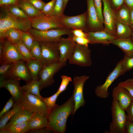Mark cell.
<instances>
[{
	"label": "cell",
	"mask_w": 133,
	"mask_h": 133,
	"mask_svg": "<svg viewBox=\"0 0 133 133\" xmlns=\"http://www.w3.org/2000/svg\"><path fill=\"white\" fill-rule=\"evenodd\" d=\"M74 108L72 94L66 101L61 105H58L49 113L48 127L55 133H65L67 119L69 116L73 115Z\"/></svg>",
	"instance_id": "cell-1"
},
{
	"label": "cell",
	"mask_w": 133,
	"mask_h": 133,
	"mask_svg": "<svg viewBox=\"0 0 133 133\" xmlns=\"http://www.w3.org/2000/svg\"><path fill=\"white\" fill-rule=\"evenodd\" d=\"M0 7L2 10L0 16V40L6 39L5 33L9 29H15L26 32L32 28L29 18L15 16L9 12L4 7Z\"/></svg>",
	"instance_id": "cell-2"
},
{
	"label": "cell",
	"mask_w": 133,
	"mask_h": 133,
	"mask_svg": "<svg viewBox=\"0 0 133 133\" xmlns=\"http://www.w3.org/2000/svg\"><path fill=\"white\" fill-rule=\"evenodd\" d=\"M111 112L112 120L109 124V133H125L127 115L118 101L114 99L112 103Z\"/></svg>",
	"instance_id": "cell-3"
},
{
	"label": "cell",
	"mask_w": 133,
	"mask_h": 133,
	"mask_svg": "<svg viewBox=\"0 0 133 133\" xmlns=\"http://www.w3.org/2000/svg\"><path fill=\"white\" fill-rule=\"evenodd\" d=\"M72 30L67 28H57L42 31L32 28L28 31L35 39L39 42H57L62 35H72Z\"/></svg>",
	"instance_id": "cell-4"
},
{
	"label": "cell",
	"mask_w": 133,
	"mask_h": 133,
	"mask_svg": "<svg viewBox=\"0 0 133 133\" xmlns=\"http://www.w3.org/2000/svg\"><path fill=\"white\" fill-rule=\"evenodd\" d=\"M66 62L60 61L51 64L43 65L39 76L40 90L52 85L54 82L55 74L66 64Z\"/></svg>",
	"instance_id": "cell-5"
},
{
	"label": "cell",
	"mask_w": 133,
	"mask_h": 133,
	"mask_svg": "<svg viewBox=\"0 0 133 133\" xmlns=\"http://www.w3.org/2000/svg\"><path fill=\"white\" fill-rule=\"evenodd\" d=\"M23 91L21 101L23 108L33 113H38L48 117L49 113L44 102L35 95Z\"/></svg>",
	"instance_id": "cell-6"
},
{
	"label": "cell",
	"mask_w": 133,
	"mask_h": 133,
	"mask_svg": "<svg viewBox=\"0 0 133 133\" xmlns=\"http://www.w3.org/2000/svg\"><path fill=\"white\" fill-rule=\"evenodd\" d=\"M91 52L88 46L76 43L73 51L68 59L69 63L81 66L90 67L92 64Z\"/></svg>",
	"instance_id": "cell-7"
},
{
	"label": "cell",
	"mask_w": 133,
	"mask_h": 133,
	"mask_svg": "<svg viewBox=\"0 0 133 133\" xmlns=\"http://www.w3.org/2000/svg\"><path fill=\"white\" fill-rule=\"evenodd\" d=\"M122 60L117 64L115 68L107 77L104 82L96 87L95 93L96 95L101 99H106L109 96L108 89L109 87L119 76L124 74L121 67Z\"/></svg>",
	"instance_id": "cell-8"
},
{
	"label": "cell",
	"mask_w": 133,
	"mask_h": 133,
	"mask_svg": "<svg viewBox=\"0 0 133 133\" xmlns=\"http://www.w3.org/2000/svg\"><path fill=\"white\" fill-rule=\"evenodd\" d=\"M41 51V62L48 65L59 61L60 54L58 42H39Z\"/></svg>",
	"instance_id": "cell-9"
},
{
	"label": "cell",
	"mask_w": 133,
	"mask_h": 133,
	"mask_svg": "<svg viewBox=\"0 0 133 133\" xmlns=\"http://www.w3.org/2000/svg\"><path fill=\"white\" fill-rule=\"evenodd\" d=\"M57 18L66 28L71 30L80 29L86 33L89 32L86 11L74 16H69L64 15Z\"/></svg>",
	"instance_id": "cell-10"
},
{
	"label": "cell",
	"mask_w": 133,
	"mask_h": 133,
	"mask_svg": "<svg viewBox=\"0 0 133 133\" xmlns=\"http://www.w3.org/2000/svg\"><path fill=\"white\" fill-rule=\"evenodd\" d=\"M29 19L32 27L38 30L43 31L57 28H66L57 18L42 14Z\"/></svg>",
	"instance_id": "cell-11"
},
{
	"label": "cell",
	"mask_w": 133,
	"mask_h": 133,
	"mask_svg": "<svg viewBox=\"0 0 133 133\" xmlns=\"http://www.w3.org/2000/svg\"><path fill=\"white\" fill-rule=\"evenodd\" d=\"M89 78L86 75L75 77L73 82L74 89L72 94L74 103L73 116L80 107L83 106L85 103L83 94V88L86 81Z\"/></svg>",
	"instance_id": "cell-12"
},
{
	"label": "cell",
	"mask_w": 133,
	"mask_h": 133,
	"mask_svg": "<svg viewBox=\"0 0 133 133\" xmlns=\"http://www.w3.org/2000/svg\"><path fill=\"white\" fill-rule=\"evenodd\" d=\"M101 0L103 5L102 14L104 20V30L115 36L116 20L115 11L112 7L109 0Z\"/></svg>",
	"instance_id": "cell-13"
},
{
	"label": "cell",
	"mask_w": 133,
	"mask_h": 133,
	"mask_svg": "<svg viewBox=\"0 0 133 133\" xmlns=\"http://www.w3.org/2000/svg\"><path fill=\"white\" fill-rule=\"evenodd\" d=\"M2 41L3 42V49L2 56L0 58V64L15 63L20 60L25 61L15 44L11 43L6 38Z\"/></svg>",
	"instance_id": "cell-14"
},
{
	"label": "cell",
	"mask_w": 133,
	"mask_h": 133,
	"mask_svg": "<svg viewBox=\"0 0 133 133\" xmlns=\"http://www.w3.org/2000/svg\"><path fill=\"white\" fill-rule=\"evenodd\" d=\"M87 23L89 32L104 30V25L98 17L93 0H86Z\"/></svg>",
	"instance_id": "cell-15"
},
{
	"label": "cell",
	"mask_w": 133,
	"mask_h": 133,
	"mask_svg": "<svg viewBox=\"0 0 133 133\" xmlns=\"http://www.w3.org/2000/svg\"><path fill=\"white\" fill-rule=\"evenodd\" d=\"M19 80L13 78L8 77L0 80V87H4L9 92L15 102L21 101L23 91L20 85Z\"/></svg>",
	"instance_id": "cell-16"
},
{
	"label": "cell",
	"mask_w": 133,
	"mask_h": 133,
	"mask_svg": "<svg viewBox=\"0 0 133 133\" xmlns=\"http://www.w3.org/2000/svg\"><path fill=\"white\" fill-rule=\"evenodd\" d=\"M72 34L67 38L61 37L58 42L60 57L59 61L66 62L72 54L76 43L73 40Z\"/></svg>",
	"instance_id": "cell-17"
},
{
	"label": "cell",
	"mask_w": 133,
	"mask_h": 133,
	"mask_svg": "<svg viewBox=\"0 0 133 133\" xmlns=\"http://www.w3.org/2000/svg\"><path fill=\"white\" fill-rule=\"evenodd\" d=\"M113 99L116 100L121 108L126 111L133 99L128 91L123 87L117 85L113 88Z\"/></svg>",
	"instance_id": "cell-18"
},
{
	"label": "cell",
	"mask_w": 133,
	"mask_h": 133,
	"mask_svg": "<svg viewBox=\"0 0 133 133\" xmlns=\"http://www.w3.org/2000/svg\"><path fill=\"white\" fill-rule=\"evenodd\" d=\"M25 62L23 60H20L15 63L8 77L13 78L19 80H23L26 83L31 82L32 79Z\"/></svg>",
	"instance_id": "cell-19"
},
{
	"label": "cell",
	"mask_w": 133,
	"mask_h": 133,
	"mask_svg": "<svg viewBox=\"0 0 133 133\" xmlns=\"http://www.w3.org/2000/svg\"><path fill=\"white\" fill-rule=\"evenodd\" d=\"M87 38L89 41V44H101L104 45H108L111 41L116 38L104 30L97 31H89L86 33Z\"/></svg>",
	"instance_id": "cell-20"
},
{
	"label": "cell",
	"mask_w": 133,
	"mask_h": 133,
	"mask_svg": "<svg viewBox=\"0 0 133 133\" xmlns=\"http://www.w3.org/2000/svg\"><path fill=\"white\" fill-rule=\"evenodd\" d=\"M33 114L23 108L17 112L10 119L3 130L15 124L29 121Z\"/></svg>",
	"instance_id": "cell-21"
},
{
	"label": "cell",
	"mask_w": 133,
	"mask_h": 133,
	"mask_svg": "<svg viewBox=\"0 0 133 133\" xmlns=\"http://www.w3.org/2000/svg\"><path fill=\"white\" fill-rule=\"evenodd\" d=\"M111 44L120 49L128 56L133 55V41L130 37L125 38H116L112 40Z\"/></svg>",
	"instance_id": "cell-22"
},
{
	"label": "cell",
	"mask_w": 133,
	"mask_h": 133,
	"mask_svg": "<svg viewBox=\"0 0 133 133\" xmlns=\"http://www.w3.org/2000/svg\"><path fill=\"white\" fill-rule=\"evenodd\" d=\"M48 117L38 113H34L29 122L30 130L48 127Z\"/></svg>",
	"instance_id": "cell-23"
},
{
	"label": "cell",
	"mask_w": 133,
	"mask_h": 133,
	"mask_svg": "<svg viewBox=\"0 0 133 133\" xmlns=\"http://www.w3.org/2000/svg\"><path fill=\"white\" fill-rule=\"evenodd\" d=\"M24 108L21 101L15 102L12 108L0 118V131L3 130L10 119L16 113Z\"/></svg>",
	"instance_id": "cell-24"
},
{
	"label": "cell",
	"mask_w": 133,
	"mask_h": 133,
	"mask_svg": "<svg viewBox=\"0 0 133 133\" xmlns=\"http://www.w3.org/2000/svg\"><path fill=\"white\" fill-rule=\"evenodd\" d=\"M17 5L23 10L29 18L42 14L41 11L36 9L27 0H18Z\"/></svg>",
	"instance_id": "cell-25"
},
{
	"label": "cell",
	"mask_w": 133,
	"mask_h": 133,
	"mask_svg": "<svg viewBox=\"0 0 133 133\" xmlns=\"http://www.w3.org/2000/svg\"><path fill=\"white\" fill-rule=\"evenodd\" d=\"M26 62L27 69L32 80L38 81L39 74L43 66L41 61L35 59Z\"/></svg>",
	"instance_id": "cell-26"
},
{
	"label": "cell",
	"mask_w": 133,
	"mask_h": 133,
	"mask_svg": "<svg viewBox=\"0 0 133 133\" xmlns=\"http://www.w3.org/2000/svg\"><path fill=\"white\" fill-rule=\"evenodd\" d=\"M116 21L129 26L130 10L125 4L115 11Z\"/></svg>",
	"instance_id": "cell-27"
},
{
	"label": "cell",
	"mask_w": 133,
	"mask_h": 133,
	"mask_svg": "<svg viewBox=\"0 0 133 133\" xmlns=\"http://www.w3.org/2000/svg\"><path fill=\"white\" fill-rule=\"evenodd\" d=\"M133 31L130 26L116 21L115 36L116 38H125L130 37Z\"/></svg>",
	"instance_id": "cell-28"
},
{
	"label": "cell",
	"mask_w": 133,
	"mask_h": 133,
	"mask_svg": "<svg viewBox=\"0 0 133 133\" xmlns=\"http://www.w3.org/2000/svg\"><path fill=\"white\" fill-rule=\"evenodd\" d=\"M21 87L22 91L27 92L35 95L42 100L43 97L40 93V84L39 81L32 80Z\"/></svg>",
	"instance_id": "cell-29"
},
{
	"label": "cell",
	"mask_w": 133,
	"mask_h": 133,
	"mask_svg": "<svg viewBox=\"0 0 133 133\" xmlns=\"http://www.w3.org/2000/svg\"><path fill=\"white\" fill-rule=\"evenodd\" d=\"M29 121L13 125L6 129L0 131V133H27L30 130L28 124Z\"/></svg>",
	"instance_id": "cell-30"
},
{
	"label": "cell",
	"mask_w": 133,
	"mask_h": 133,
	"mask_svg": "<svg viewBox=\"0 0 133 133\" xmlns=\"http://www.w3.org/2000/svg\"><path fill=\"white\" fill-rule=\"evenodd\" d=\"M22 31L18 29H12L8 30L5 35V38L11 43L16 44L21 40Z\"/></svg>",
	"instance_id": "cell-31"
},
{
	"label": "cell",
	"mask_w": 133,
	"mask_h": 133,
	"mask_svg": "<svg viewBox=\"0 0 133 133\" xmlns=\"http://www.w3.org/2000/svg\"><path fill=\"white\" fill-rule=\"evenodd\" d=\"M15 45L25 62L35 59L32 55L30 50L24 45L21 40Z\"/></svg>",
	"instance_id": "cell-32"
},
{
	"label": "cell",
	"mask_w": 133,
	"mask_h": 133,
	"mask_svg": "<svg viewBox=\"0 0 133 133\" xmlns=\"http://www.w3.org/2000/svg\"><path fill=\"white\" fill-rule=\"evenodd\" d=\"M2 6L4 7L9 12L14 16L29 18L23 10L16 4H11Z\"/></svg>",
	"instance_id": "cell-33"
},
{
	"label": "cell",
	"mask_w": 133,
	"mask_h": 133,
	"mask_svg": "<svg viewBox=\"0 0 133 133\" xmlns=\"http://www.w3.org/2000/svg\"><path fill=\"white\" fill-rule=\"evenodd\" d=\"M59 95L56 92L53 95L49 97H43L42 100L45 104L49 113L58 105L56 103V101Z\"/></svg>",
	"instance_id": "cell-34"
},
{
	"label": "cell",
	"mask_w": 133,
	"mask_h": 133,
	"mask_svg": "<svg viewBox=\"0 0 133 133\" xmlns=\"http://www.w3.org/2000/svg\"><path fill=\"white\" fill-rule=\"evenodd\" d=\"M14 63H3L0 64V80L4 79L8 76Z\"/></svg>",
	"instance_id": "cell-35"
},
{
	"label": "cell",
	"mask_w": 133,
	"mask_h": 133,
	"mask_svg": "<svg viewBox=\"0 0 133 133\" xmlns=\"http://www.w3.org/2000/svg\"><path fill=\"white\" fill-rule=\"evenodd\" d=\"M64 0H56L52 16L58 18L64 15Z\"/></svg>",
	"instance_id": "cell-36"
},
{
	"label": "cell",
	"mask_w": 133,
	"mask_h": 133,
	"mask_svg": "<svg viewBox=\"0 0 133 133\" xmlns=\"http://www.w3.org/2000/svg\"><path fill=\"white\" fill-rule=\"evenodd\" d=\"M30 52L35 59L41 61V51L39 42L35 40L30 49Z\"/></svg>",
	"instance_id": "cell-37"
},
{
	"label": "cell",
	"mask_w": 133,
	"mask_h": 133,
	"mask_svg": "<svg viewBox=\"0 0 133 133\" xmlns=\"http://www.w3.org/2000/svg\"><path fill=\"white\" fill-rule=\"evenodd\" d=\"M121 60L122 69L124 74L133 68V55L128 56L125 55Z\"/></svg>",
	"instance_id": "cell-38"
},
{
	"label": "cell",
	"mask_w": 133,
	"mask_h": 133,
	"mask_svg": "<svg viewBox=\"0 0 133 133\" xmlns=\"http://www.w3.org/2000/svg\"><path fill=\"white\" fill-rule=\"evenodd\" d=\"M21 40L24 45L29 50L35 40L28 31L22 32Z\"/></svg>",
	"instance_id": "cell-39"
},
{
	"label": "cell",
	"mask_w": 133,
	"mask_h": 133,
	"mask_svg": "<svg viewBox=\"0 0 133 133\" xmlns=\"http://www.w3.org/2000/svg\"><path fill=\"white\" fill-rule=\"evenodd\" d=\"M56 0H52L46 3L42 10L41 13L47 16H51L52 14Z\"/></svg>",
	"instance_id": "cell-40"
},
{
	"label": "cell",
	"mask_w": 133,
	"mask_h": 133,
	"mask_svg": "<svg viewBox=\"0 0 133 133\" xmlns=\"http://www.w3.org/2000/svg\"><path fill=\"white\" fill-rule=\"evenodd\" d=\"M61 77V82L60 86L56 92L59 95L66 89L69 82L72 81L71 78L69 76L62 75Z\"/></svg>",
	"instance_id": "cell-41"
},
{
	"label": "cell",
	"mask_w": 133,
	"mask_h": 133,
	"mask_svg": "<svg viewBox=\"0 0 133 133\" xmlns=\"http://www.w3.org/2000/svg\"><path fill=\"white\" fill-rule=\"evenodd\" d=\"M126 89L133 97V79H128L120 82L117 85Z\"/></svg>",
	"instance_id": "cell-42"
},
{
	"label": "cell",
	"mask_w": 133,
	"mask_h": 133,
	"mask_svg": "<svg viewBox=\"0 0 133 133\" xmlns=\"http://www.w3.org/2000/svg\"><path fill=\"white\" fill-rule=\"evenodd\" d=\"M99 18L101 22L103 24L104 20L102 14L101 0H93Z\"/></svg>",
	"instance_id": "cell-43"
},
{
	"label": "cell",
	"mask_w": 133,
	"mask_h": 133,
	"mask_svg": "<svg viewBox=\"0 0 133 133\" xmlns=\"http://www.w3.org/2000/svg\"><path fill=\"white\" fill-rule=\"evenodd\" d=\"M15 102L13 98L11 97L5 104L4 107L0 112V118L5 113L9 111L13 107Z\"/></svg>",
	"instance_id": "cell-44"
},
{
	"label": "cell",
	"mask_w": 133,
	"mask_h": 133,
	"mask_svg": "<svg viewBox=\"0 0 133 133\" xmlns=\"http://www.w3.org/2000/svg\"><path fill=\"white\" fill-rule=\"evenodd\" d=\"M34 7L41 11L46 3L41 0H27Z\"/></svg>",
	"instance_id": "cell-45"
},
{
	"label": "cell",
	"mask_w": 133,
	"mask_h": 133,
	"mask_svg": "<svg viewBox=\"0 0 133 133\" xmlns=\"http://www.w3.org/2000/svg\"><path fill=\"white\" fill-rule=\"evenodd\" d=\"M72 37L73 40L77 44L88 46V44H89V41L87 38L77 37L73 35Z\"/></svg>",
	"instance_id": "cell-46"
},
{
	"label": "cell",
	"mask_w": 133,
	"mask_h": 133,
	"mask_svg": "<svg viewBox=\"0 0 133 133\" xmlns=\"http://www.w3.org/2000/svg\"><path fill=\"white\" fill-rule=\"evenodd\" d=\"M111 5L114 11L124 4V0H109Z\"/></svg>",
	"instance_id": "cell-47"
},
{
	"label": "cell",
	"mask_w": 133,
	"mask_h": 133,
	"mask_svg": "<svg viewBox=\"0 0 133 133\" xmlns=\"http://www.w3.org/2000/svg\"><path fill=\"white\" fill-rule=\"evenodd\" d=\"M126 111L127 120L133 122V99Z\"/></svg>",
	"instance_id": "cell-48"
},
{
	"label": "cell",
	"mask_w": 133,
	"mask_h": 133,
	"mask_svg": "<svg viewBox=\"0 0 133 133\" xmlns=\"http://www.w3.org/2000/svg\"><path fill=\"white\" fill-rule=\"evenodd\" d=\"M71 33L74 36L87 38V33L84 32L81 29H75L72 30Z\"/></svg>",
	"instance_id": "cell-49"
},
{
	"label": "cell",
	"mask_w": 133,
	"mask_h": 133,
	"mask_svg": "<svg viewBox=\"0 0 133 133\" xmlns=\"http://www.w3.org/2000/svg\"><path fill=\"white\" fill-rule=\"evenodd\" d=\"M53 131L48 127L38 129L29 130L27 133H49L53 132Z\"/></svg>",
	"instance_id": "cell-50"
},
{
	"label": "cell",
	"mask_w": 133,
	"mask_h": 133,
	"mask_svg": "<svg viewBox=\"0 0 133 133\" xmlns=\"http://www.w3.org/2000/svg\"><path fill=\"white\" fill-rule=\"evenodd\" d=\"M125 133H133V122L127 120L125 126Z\"/></svg>",
	"instance_id": "cell-51"
},
{
	"label": "cell",
	"mask_w": 133,
	"mask_h": 133,
	"mask_svg": "<svg viewBox=\"0 0 133 133\" xmlns=\"http://www.w3.org/2000/svg\"><path fill=\"white\" fill-rule=\"evenodd\" d=\"M18 0H0V6H1L11 4H17Z\"/></svg>",
	"instance_id": "cell-52"
},
{
	"label": "cell",
	"mask_w": 133,
	"mask_h": 133,
	"mask_svg": "<svg viewBox=\"0 0 133 133\" xmlns=\"http://www.w3.org/2000/svg\"><path fill=\"white\" fill-rule=\"evenodd\" d=\"M124 4L130 9H133V0H124Z\"/></svg>",
	"instance_id": "cell-53"
},
{
	"label": "cell",
	"mask_w": 133,
	"mask_h": 133,
	"mask_svg": "<svg viewBox=\"0 0 133 133\" xmlns=\"http://www.w3.org/2000/svg\"><path fill=\"white\" fill-rule=\"evenodd\" d=\"M129 26L133 31V9L130 10V20Z\"/></svg>",
	"instance_id": "cell-54"
},
{
	"label": "cell",
	"mask_w": 133,
	"mask_h": 133,
	"mask_svg": "<svg viewBox=\"0 0 133 133\" xmlns=\"http://www.w3.org/2000/svg\"><path fill=\"white\" fill-rule=\"evenodd\" d=\"M69 0H64V8L65 9Z\"/></svg>",
	"instance_id": "cell-55"
},
{
	"label": "cell",
	"mask_w": 133,
	"mask_h": 133,
	"mask_svg": "<svg viewBox=\"0 0 133 133\" xmlns=\"http://www.w3.org/2000/svg\"><path fill=\"white\" fill-rule=\"evenodd\" d=\"M130 37L132 40L133 41V31L132 32Z\"/></svg>",
	"instance_id": "cell-56"
}]
</instances>
